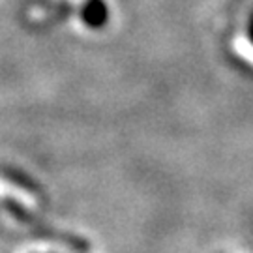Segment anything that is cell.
I'll return each mask as SVG.
<instances>
[{
	"label": "cell",
	"mask_w": 253,
	"mask_h": 253,
	"mask_svg": "<svg viewBox=\"0 0 253 253\" xmlns=\"http://www.w3.org/2000/svg\"><path fill=\"white\" fill-rule=\"evenodd\" d=\"M248 38H250V42L253 45V15L250 17V23H248Z\"/></svg>",
	"instance_id": "obj_4"
},
{
	"label": "cell",
	"mask_w": 253,
	"mask_h": 253,
	"mask_svg": "<svg viewBox=\"0 0 253 253\" xmlns=\"http://www.w3.org/2000/svg\"><path fill=\"white\" fill-rule=\"evenodd\" d=\"M79 15H81L84 27L92 28V30H100L109 21L107 2L105 0H84L79 9Z\"/></svg>",
	"instance_id": "obj_2"
},
{
	"label": "cell",
	"mask_w": 253,
	"mask_h": 253,
	"mask_svg": "<svg viewBox=\"0 0 253 253\" xmlns=\"http://www.w3.org/2000/svg\"><path fill=\"white\" fill-rule=\"evenodd\" d=\"M4 176L8 178V180H11L13 184H17V186H21L23 190L30 191V193H38V184L30 176H27L23 171H13V169H6L4 171Z\"/></svg>",
	"instance_id": "obj_3"
},
{
	"label": "cell",
	"mask_w": 253,
	"mask_h": 253,
	"mask_svg": "<svg viewBox=\"0 0 253 253\" xmlns=\"http://www.w3.org/2000/svg\"><path fill=\"white\" fill-rule=\"evenodd\" d=\"M2 203H4V208L11 214V217H13L15 221H19L21 225L28 227V229H32L38 236L62 240L64 244H68L72 250H75V252H81V253L88 252V242H86V240H83L81 236L66 235V233H56V231H53L51 227H47L42 219H38V217L34 216V214H32L25 205H21V203L15 201L13 197H6Z\"/></svg>",
	"instance_id": "obj_1"
}]
</instances>
